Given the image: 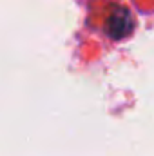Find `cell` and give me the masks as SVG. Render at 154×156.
Instances as JSON below:
<instances>
[{
	"instance_id": "1",
	"label": "cell",
	"mask_w": 154,
	"mask_h": 156,
	"mask_svg": "<svg viewBox=\"0 0 154 156\" xmlns=\"http://www.w3.org/2000/svg\"><path fill=\"white\" fill-rule=\"evenodd\" d=\"M132 29V18L125 9H118L113 13V16L107 22V31L113 38H121L125 35H129Z\"/></svg>"
}]
</instances>
